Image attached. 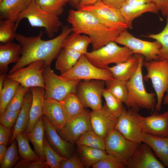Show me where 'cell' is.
Listing matches in <instances>:
<instances>
[{"label": "cell", "mask_w": 168, "mask_h": 168, "mask_svg": "<svg viewBox=\"0 0 168 168\" xmlns=\"http://www.w3.org/2000/svg\"><path fill=\"white\" fill-rule=\"evenodd\" d=\"M72 32L71 28L63 26L61 33L53 39L47 40L42 39L43 32L36 36H26L17 34L16 39L21 45V55L19 61L9 71L11 74L34 61H43L45 67L50 66L63 48L64 41Z\"/></svg>", "instance_id": "6da1fadb"}, {"label": "cell", "mask_w": 168, "mask_h": 168, "mask_svg": "<svg viewBox=\"0 0 168 168\" xmlns=\"http://www.w3.org/2000/svg\"><path fill=\"white\" fill-rule=\"evenodd\" d=\"M67 20L71 25L72 32L83 33L91 38L93 50L114 41L122 31L108 27L90 12L79 9L70 10Z\"/></svg>", "instance_id": "7a4b0ae2"}, {"label": "cell", "mask_w": 168, "mask_h": 168, "mask_svg": "<svg viewBox=\"0 0 168 168\" xmlns=\"http://www.w3.org/2000/svg\"><path fill=\"white\" fill-rule=\"evenodd\" d=\"M139 63L137 69L133 77L125 82L128 96L126 106L137 112L141 108L153 110L155 106L156 94L148 93L145 89L142 74L144 56L138 54Z\"/></svg>", "instance_id": "3957f363"}, {"label": "cell", "mask_w": 168, "mask_h": 168, "mask_svg": "<svg viewBox=\"0 0 168 168\" xmlns=\"http://www.w3.org/2000/svg\"><path fill=\"white\" fill-rule=\"evenodd\" d=\"M26 18L33 27H43L48 37L52 39L63 25L58 16L42 9L32 0L26 8L19 16L16 22L17 28L20 21Z\"/></svg>", "instance_id": "277c9868"}, {"label": "cell", "mask_w": 168, "mask_h": 168, "mask_svg": "<svg viewBox=\"0 0 168 168\" xmlns=\"http://www.w3.org/2000/svg\"><path fill=\"white\" fill-rule=\"evenodd\" d=\"M143 66L147 71L143 79L151 81L156 96V110L159 111L164 94L168 92V60L144 61Z\"/></svg>", "instance_id": "5b68a950"}, {"label": "cell", "mask_w": 168, "mask_h": 168, "mask_svg": "<svg viewBox=\"0 0 168 168\" xmlns=\"http://www.w3.org/2000/svg\"><path fill=\"white\" fill-rule=\"evenodd\" d=\"M133 54L128 47L120 46L111 41L99 49L87 52L85 55L95 66L104 69L107 68L111 63L116 64L126 61Z\"/></svg>", "instance_id": "8992f818"}, {"label": "cell", "mask_w": 168, "mask_h": 168, "mask_svg": "<svg viewBox=\"0 0 168 168\" xmlns=\"http://www.w3.org/2000/svg\"><path fill=\"white\" fill-rule=\"evenodd\" d=\"M45 99L52 98L60 101L69 94L76 93L80 80H66L62 79L52 70L50 66L45 67L43 72Z\"/></svg>", "instance_id": "52a82bcc"}, {"label": "cell", "mask_w": 168, "mask_h": 168, "mask_svg": "<svg viewBox=\"0 0 168 168\" xmlns=\"http://www.w3.org/2000/svg\"><path fill=\"white\" fill-rule=\"evenodd\" d=\"M59 76L66 80H100L105 81L114 78L108 68L101 69L96 67L84 54L72 68Z\"/></svg>", "instance_id": "ba28073f"}, {"label": "cell", "mask_w": 168, "mask_h": 168, "mask_svg": "<svg viewBox=\"0 0 168 168\" xmlns=\"http://www.w3.org/2000/svg\"><path fill=\"white\" fill-rule=\"evenodd\" d=\"M79 9L89 12L108 27L122 31L128 26L119 9L108 5L102 0L95 4L82 7Z\"/></svg>", "instance_id": "9c48e42d"}, {"label": "cell", "mask_w": 168, "mask_h": 168, "mask_svg": "<svg viewBox=\"0 0 168 168\" xmlns=\"http://www.w3.org/2000/svg\"><path fill=\"white\" fill-rule=\"evenodd\" d=\"M114 42L128 47L133 54L143 55L147 61L157 60L161 47V44L157 41L151 42L138 39L127 30L122 31Z\"/></svg>", "instance_id": "30bf717a"}, {"label": "cell", "mask_w": 168, "mask_h": 168, "mask_svg": "<svg viewBox=\"0 0 168 168\" xmlns=\"http://www.w3.org/2000/svg\"><path fill=\"white\" fill-rule=\"evenodd\" d=\"M105 142L106 152L126 165L140 144L126 138L114 128Z\"/></svg>", "instance_id": "8fae6325"}, {"label": "cell", "mask_w": 168, "mask_h": 168, "mask_svg": "<svg viewBox=\"0 0 168 168\" xmlns=\"http://www.w3.org/2000/svg\"><path fill=\"white\" fill-rule=\"evenodd\" d=\"M105 86V81L102 80H81L76 94L85 108L98 110L102 107L101 98Z\"/></svg>", "instance_id": "7c38bea8"}, {"label": "cell", "mask_w": 168, "mask_h": 168, "mask_svg": "<svg viewBox=\"0 0 168 168\" xmlns=\"http://www.w3.org/2000/svg\"><path fill=\"white\" fill-rule=\"evenodd\" d=\"M8 74L6 77L18 82L23 86L30 88L34 87L45 88L43 77L45 63L43 61L33 62Z\"/></svg>", "instance_id": "4fadbf2b"}, {"label": "cell", "mask_w": 168, "mask_h": 168, "mask_svg": "<svg viewBox=\"0 0 168 168\" xmlns=\"http://www.w3.org/2000/svg\"><path fill=\"white\" fill-rule=\"evenodd\" d=\"M138 114L131 109L126 110L117 119L114 128L126 138L140 144L143 133L139 125Z\"/></svg>", "instance_id": "5bb4252c"}, {"label": "cell", "mask_w": 168, "mask_h": 168, "mask_svg": "<svg viewBox=\"0 0 168 168\" xmlns=\"http://www.w3.org/2000/svg\"><path fill=\"white\" fill-rule=\"evenodd\" d=\"M139 125L143 133L160 137H168V110L163 114L154 112L143 117L138 114Z\"/></svg>", "instance_id": "9a60e30c"}, {"label": "cell", "mask_w": 168, "mask_h": 168, "mask_svg": "<svg viewBox=\"0 0 168 168\" xmlns=\"http://www.w3.org/2000/svg\"><path fill=\"white\" fill-rule=\"evenodd\" d=\"M90 113L85 109L82 114L58 131V134L63 139L73 144L83 134L91 129Z\"/></svg>", "instance_id": "2e32d148"}, {"label": "cell", "mask_w": 168, "mask_h": 168, "mask_svg": "<svg viewBox=\"0 0 168 168\" xmlns=\"http://www.w3.org/2000/svg\"><path fill=\"white\" fill-rule=\"evenodd\" d=\"M117 119L110 113L106 104L100 109L92 110L90 113L91 129L105 140L114 128Z\"/></svg>", "instance_id": "e0dca14e"}, {"label": "cell", "mask_w": 168, "mask_h": 168, "mask_svg": "<svg viewBox=\"0 0 168 168\" xmlns=\"http://www.w3.org/2000/svg\"><path fill=\"white\" fill-rule=\"evenodd\" d=\"M147 143L140 144L126 164L128 168H164L165 166Z\"/></svg>", "instance_id": "ac0fdd59"}, {"label": "cell", "mask_w": 168, "mask_h": 168, "mask_svg": "<svg viewBox=\"0 0 168 168\" xmlns=\"http://www.w3.org/2000/svg\"><path fill=\"white\" fill-rule=\"evenodd\" d=\"M42 117L44 126L45 135L48 142L59 155L66 159L69 158L73 155V144L59 135L44 115H43Z\"/></svg>", "instance_id": "d6986e66"}, {"label": "cell", "mask_w": 168, "mask_h": 168, "mask_svg": "<svg viewBox=\"0 0 168 168\" xmlns=\"http://www.w3.org/2000/svg\"><path fill=\"white\" fill-rule=\"evenodd\" d=\"M43 115L57 131L62 128L67 123L60 102L54 99L51 98L45 99L43 106Z\"/></svg>", "instance_id": "ffe728a7"}, {"label": "cell", "mask_w": 168, "mask_h": 168, "mask_svg": "<svg viewBox=\"0 0 168 168\" xmlns=\"http://www.w3.org/2000/svg\"><path fill=\"white\" fill-rule=\"evenodd\" d=\"M32 96L30 112V121L25 132L26 134L30 132L38 119L43 115L44 104L45 100L44 88L34 87L30 88Z\"/></svg>", "instance_id": "44dd1931"}, {"label": "cell", "mask_w": 168, "mask_h": 168, "mask_svg": "<svg viewBox=\"0 0 168 168\" xmlns=\"http://www.w3.org/2000/svg\"><path fill=\"white\" fill-rule=\"evenodd\" d=\"M21 46L19 43L9 42L0 45V70L6 74L8 66L12 63H16L21 55Z\"/></svg>", "instance_id": "7402d4cb"}, {"label": "cell", "mask_w": 168, "mask_h": 168, "mask_svg": "<svg viewBox=\"0 0 168 168\" xmlns=\"http://www.w3.org/2000/svg\"><path fill=\"white\" fill-rule=\"evenodd\" d=\"M138 54L132 55L127 60L107 68L114 78L126 82L129 80L136 72L138 65Z\"/></svg>", "instance_id": "603a6c76"}, {"label": "cell", "mask_w": 168, "mask_h": 168, "mask_svg": "<svg viewBox=\"0 0 168 168\" xmlns=\"http://www.w3.org/2000/svg\"><path fill=\"white\" fill-rule=\"evenodd\" d=\"M32 0H2L0 2V20L8 19L16 22L21 13Z\"/></svg>", "instance_id": "cb8c5ba5"}, {"label": "cell", "mask_w": 168, "mask_h": 168, "mask_svg": "<svg viewBox=\"0 0 168 168\" xmlns=\"http://www.w3.org/2000/svg\"><path fill=\"white\" fill-rule=\"evenodd\" d=\"M142 141L151 147L161 161L168 168V137H157L143 133Z\"/></svg>", "instance_id": "d4e9b609"}, {"label": "cell", "mask_w": 168, "mask_h": 168, "mask_svg": "<svg viewBox=\"0 0 168 168\" xmlns=\"http://www.w3.org/2000/svg\"><path fill=\"white\" fill-rule=\"evenodd\" d=\"M32 96L30 88L26 93L24 102L18 116L9 142L11 143L18 134L24 133L30 121V112Z\"/></svg>", "instance_id": "484cf974"}, {"label": "cell", "mask_w": 168, "mask_h": 168, "mask_svg": "<svg viewBox=\"0 0 168 168\" xmlns=\"http://www.w3.org/2000/svg\"><path fill=\"white\" fill-rule=\"evenodd\" d=\"M119 10L130 29L132 28V23L136 18L146 12L157 13L159 11L156 5L152 2L139 5H131L125 3Z\"/></svg>", "instance_id": "4316f807"}, {"label": "cell", "mask_w": 168, "mask_h": 168, "mask_svg": "<svg viewBox=\"0 0 168 168\" xmlns=\"http://www.w3.org/2000/svg\"><path fill=\"white\" fill-rule=\"evenodd\" d=\"M82 54L72 49L63 48L56 58L55 69L61 74L66 73L74 66Z\"/></svg>", "instance_id": "83f0119b"}, {"label": "cell", "mask_w": 168, "mask_h": 168, "mask_svg": "<svg viewBox=\"0 0 168 168\" xmlns=\"http://www.w3.org/2000/svg\"><path fill=\"white\" fill-rule=\"evenodd\" d=\"M26 134L32 144L37 155L42 160L46 161L43 152L45 133L44 126L42 117L37 121L31 131Z\"/></svg>", "instance_id": "f1b7e54d"}, {"label": "cell", "mask_w": 168, "mask_h": 168, "mask_svg": "<svg viewBox=\"0 0 168 168\" xmlns=\"http://www.w3.org/2000/svg\"><path fill=\"white\" fill-rule=\"evenodd\" d=\"M63 110L67 123L82 114L85 110L76 93L69 94L60 101Z\"/></svg>", "instance_id": "f546056e"}, {"label": "cell", "mask_w": 168, "mask_h": 168, "mask_svg": "<svg viewBox=\"0 0 168 168\" xmlns=\"http://www.w3.org/2000/svg\"><path fill=\"white\" fill-rule=\"evenodd\" d=\"M78 151L80 158L86 168L92 166L109 155L105 150L84 146H78Z\"/></svg>", "instance_id": "4dcf8cb0"}, {"label": "cell", "mask_w": 168, "mask_h": 168, "mask_svg": "<svg viewBox=\"0 0 168 168\" xmlns=\"http://www.w3.org/2000/svg\"><path fill=\"white\" fill-rule=\"evenodd\" d=\"M91 42V39L88 36L72 32L66 39L63 48L72 49L85 54L88 52V47Z\"/></svg>", "instance_id": "1f68e13d"}, {"label": "cell", "mask_w": 168, "mask_h": 168, "mask_svg": "<svg viewBox=\"0 0 168 168\" xmlns=\"http://www.w3.org/2000/svg\"><path fill=\"white\" fill-rule=\"evenodd\" d=\"M20 84L18 82L6 77L2 89L0 92V114L5 111Z\"/></svg>", "instance_id": "d6a6232c"}, {"label": "cell", "mask_w": 168, "mask_h": 168, "mask_svg": "<svg viewBox=\"0 0 168 168\" xmlns=\"http://www.w3.org/2000/svg\"><path fill=\"white\" fill-rule=\"evenodd\" d=\"M78 146H84L105 150V140L92 129L83 134L76 141Z\"/></svg>", "instance_id": "836d02e7"}, {"label": "cell", "mask_w": 168, "mask_h": 168, "mask_svg": "<svg viewBox=\"0 0 168 168\" xmlns=\"http://www.w3.org/2000/svg\"><path fill=\"white\" fill-rule=\"evenodd\" d=\"M105 82L106 88L122 102L125 104L128 96L125 82L114 78Z\"/></svg>", "instance_id": "e575fe53"}, {"label": "cell", "mask_w": 168, "mask_h": 168, "mask_svg": "<svg viewBox=\"0 0 168 168\" xmlns=\"http://www.w3.org/2000/svg\"><path fill=\"white\" fill-rule=\"evenodd\" d=\"M145 36L154 39L161 44L157 60H168V17L165 27L161 31L156 34H149Z\"/></svg>", "instance_id": "d590c367"}, {"label": "cell", "mask_w": 168, "mask_h": 168, "mask_svg": "<svg viewBox=\"0 0 168 168\" xmlns=\"http://www.w3.org/2000/svg\"><path fill=\"white\" fill-rule=\"evenodd\" d=\"M15 139L18 145L20 155L23 160H41L31 148L29 143V139L26 134L20 133L16 136Z\"/></svg>", "instance_id": "8d00e7d4"}, {"label": "cell", "mask_w": 168, "mask_h": 168, "mask_svg": "<svg viewBox=\"0 0 168 168\" xmlns=\"http://www.w3.org/2000/svg\"><path fill=\"white\" fill-rule=\"evenodd\" d=\"M102 96L105 100L106 105L109 111L116 118L126 110L123 102L106 88L103 91Z\"/></svg>", "instance_id": "74e56055"}, {"label": "cell", "mask_w": 168, "mask_h": 168, "mask_svg": "<svg viewBox=\"0 0 168 168\" xmlns=\"http://www.w3.org/2000/svg\"><path fill=\"white\" fill-rule=\"evenodd\" d=\"M15 22L8 19L0 20V42L5 44L12 42L16 39L17 34Z\"/></svg>", "instance_id": "f35d334b"}, {"label": "cell", "mask_w": 168, "mask_h": 168, "mask_svg": "<svg viewBox=\"0 0 168 168\" xmlns=\"http://www.w3.org/2000/svg\"><path fill=\"white\" fill-rule=\"evenodd\" d=\"M43 152L46 161L50 168H60L62 161L66 159L53 149L48 142L45 136L44 139Z\"/></svg>", "instance_id": "ab89813d"}, {"label": "cell", "mask_w": 168, "mask_h": 168, "mask_svg": "<svg viewBox=\"0 0 168 168\" xmlns=\"http://www.w3.org/2000/svg\"><path fill=\"white\" fill-rule=\"evenodd\" d=\"M15 139L11 142L6 153L0 163L1 168H11L16 163L18 159V152Z\"/></svg>", "instance_id": "60d3db41"}, {"label": "cell", "mask_w": 168, "mask_h": 168, "mask_svg": "<svg viewBox=\"0 0 168 168\" xmlns=\"http://www.w3.org/2000/svg\"><path fill=\"white\" fill-rule=\"evenodd\" d=\"M30 88L20 84L5 110L17 111L20 110L23 104L25 95Z\"/></svg>", "instance_id": "b9f144b4"}, {"label": "cell", "mask_w": 168, "mask_h": 168, "mask_svg": "<svg viewBox=\"0 0 168 168\" xmlns=\"http://www.w3.org/2000/svg\"><path fill=\"white\" fill-rule=\"evenodd\" d=\"M36 3L44 10L58 16L63 11V7L58 0H35Z\"/></svg>", "instance_id": "7bdbcfd3"}, {"label": "cell", "mask_w": 168, "mask_h": 168, "mask_svg": "<svg viewBox=\"0 0 168 168\" xmlns=\"http://www.w3.org/2000/svg\"><path fill=\"white\" fill-rule=\"evenodd\" d=\"M92 167L93 168H127L125 164L120 161L110 154L107 157L93 164Z\"/></svg>", "instance_id": "ee69618b"}, {"label": "cell", "mask_w": 168, "mask_h": 168, "mask_svg": "<svg viewBox=\"0 0 168 168\" xmlns=\"http://www.w3.org/2000/svg\"><path fill=\"white\" fill-rule=\"evenodd\" d=\"M20 110L17 111L5 110L0 114V124L7 128H11L16 122Z\"/></svg>", "instance_id": "f6af8a7d"}, {"label": "cell", "mask_w": 168, "mask_h": 168, "mask_svg": "<svg viewBox=\"0 0 168 168\" xmlns=\"http://www.w3.org/2000/svg\"><path fill=\"white\" fill-rule=\"evenodd\" d=\"M49 167L47 162L42 160H25L19 161L15 166V168H47Z\"/></svg>", "instance_id": "bcb514c9"}, {"label": "cell", "mask_w": 168, "mask_h": 168, "mask_svg": "<svg viewBox=\"0 0 168 168\" xmlns=\"http://www.w3.org/2000/svg\"><path fill=\"white\" fill-rule=\"evenodd\" d=\"M84 164L80 158L76 154L73 155L69 158L63 160L61 163L60 168H84Z\"/></svg>", "instance_id": "7dc6e473"}, {"label": "cell", "mask_w": 168, "mask_h": 168, "mask_svg": "<svg viewBox=\"0 0 168 168\" xmlns=\"http://www.w3.org/2000/svg\"><path fill=\"white\" fill-rule=\"evenodd\" d=\"M164 17H168V0H152Z\"/></svg>", "instance_id": "c3c4849f"}, {"label": "cell", "mask_w": 168, "mask_h": 168, "mask_svg": "<svg viewBox=\"0 0 168 168\" xmlns=\"http://www.w3.org/2000/svg\"><path fill=\"white\" fill-rule=\"evenodd\" d=\"M11 135V128H7L0 125V144H7Z\"/></svg>", "instance_id": "681fc988"}, {"label": "cell", "mask_w": 168, "mask_h": 168, "mask_svg": "<svg viewBox=\"0 0 168 168\" xmlns=\"http://www.w3.org/2000/svg\"><path fill=\"white\" fill-rule=\"evenodd\" d=\"M106 4L119 9L125 3L126 0H102Z\"/></svg>", "instance_id": "f907efd6"}, {"label": "cell", "mask_w": 168, "mask_h": 168, "mask_svg": "<svg viewBox=\"0 0 168 168\" xmlns=\"http://www.w3.org/2000/svg\"><path fill=\"white\" fill-rule=\"evenodd\" d=\"M152 2V0H126L125 3L131 5H139Z\"/></svg>", "instance_id": "816d5d0a"}, {"label": "cell", "mask_w": 168, "mask_h": 168, "mask_svg": "<svg viewBox=\"0 0 168 168\" xmlns=\"http://www.w3.org/2000/svg\"><path fill=\"white\" fill-rule=\"evenodd\" d=\"M99 0H80L77 9L82 7L93 4Z\"/></svg>", "instance_id": "f5cc1de1"}, {"label": "cell", "mask_w": 168, "mask_h": 168, "mask_svg": "<svg viewBox=\"0 0 168 168\" xmlns=\"http://www.w3.org/2000/svg\"><path fill=\"white\" fill-rule=\"evenodd\" d=\"M7 144H0V163L3 159L7 150L6 147Z\"/></svg>", "instance_id": "db71d44e"}, {"label": "cell", "mask_w": 168, "mask_h": 168, "mask_svg": "<svg viewBox=\"0 0 168 168\" xmlns=\"http://www.w3.org/2000/svg\"><path fill=\"white\" fill-rule=\"evenodd\" d=\"M6 76V74L1 73L0 75V92L2 91Z\"/></svg>", "instance_id": "11a10c76"}, {"label": "cell", "mask_w": 168, "mask_h": 168, "mask_svg": "<svg viewBox=\"0 0 168 168\" xmlns=\"http://www.w3.org/2000/svg\"><path fill=\"white\" fill-rule=\"evenodd\" d=\"M70 4L72 7L77 8L80 0H68Z\"/></svg>", "instance_id": "9f6ffc18"}, {"label": "cell", "mask_w": 168, "mask_h": 168, "mask_svg": "<svg viewBox=\"0 0 168 168\" xmlns=\"http://www.w3.org/2000/svg\"><path fill=\"white\" fill-rule=\"evenodd\" d=\"M163 103L165 105H168V92L164 96L163 100Z\"/></svg>", "instance_id": "6f0895ef"}, {"label": "cell", "mask_w": 168, "mask_h": 168, "mask_svg": "<svg viewBox=\"0 0 168 168\" xmlns=\"http://www.w3.org/2000/svg\"><path fill=\"white\" fill-rule=\"evenodd\" d=\"M58 0L64 6L65 5L66 3L68 2V0Z\"/></svg>", "instance_id": "680465c9"}, {"label": "cell", "mask_w": 168, "mask_h": 168, "mask_svg": "<svg viewBox=\"0 0 168 168\" xmlns=\"http://www.w3.org/2000/svg\"><path fill=\"white\" fill-rule=\"evenodd\" d=\"M2 0H0V2H1Z\"/></svg>", "instance_id": "91938a15"}]
</instances>
